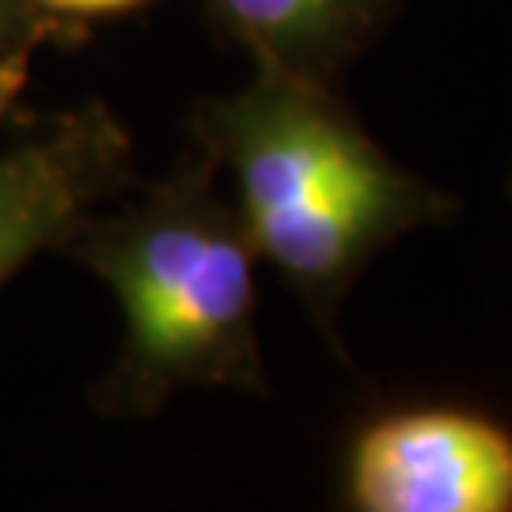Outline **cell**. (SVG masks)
Listing matches in <instances>:
<instances>
[{
    "instance_id": "obj_1",
    "label": "cell",
    "mask_w": 512,
    "mask_h": 512,
    "mask_svg": "<svg viewBox=\"0 0 512 512\" xmlns=\"http://www.w3.org/2000/svg\"><path fill=\"white\" fill-rule=\"evenodd\" d=\"M194 145L228 175V198L258 262L300 296L342 353V304L395 239L459 217V202L414 175L361 126L334 80L255 65L228 95L190 110Z\"/></svg>"
},
{
    "instance_id": "obj_2",
    "label": "cell",
    "mask_w": 512,
    "mask_h": 512,
    "mask_svg": "<svg viewBox=\"0 0 512 512\" xmlns=\"http://www.w3.org/2000/svg\"><path fill=\"white\" fill-rule=\"evenodd\" d=\"M107 285L122 342L92 403L107 418H152L179 391L228 387L266 399L258 342V255L217 164L194 145L164 179L92 209L57 247Z\"/></svg>"
},
{
    "instance_id": "obj_3",
    "label": "cell",
    "mask_w": 512,
    "mask_h": 512,
    "mask_svg": "<svg viewBox=\"0 0 512 512\" xmlns=\"http://www.w3.org/2000/svg\"><path fill=\"white\" fill-rule=\"evenodd\" d=\"M357 512H512V429L463 406H399L346 444Z\"/></svg>"
},
{
    "instance_id": "obj_4",
    "label": "cell",
    "mask_w": 512,
    "mask_h": 512,
    "mask_svg": "<svg viewBox=\"0 0 512 512\" xmlns=\"http://www.w3.org/2000/svg\"><path fill=\"white\" fill-rule=\"evenodd\" d=\"M133 183V133L107 103L88 99L27 122V133L0 152V289Z\"/></svg>"
},
{
    "instance_id": "obj_5",
    "label": "cell",
    "mask_w": 512,
    "mask_h": 512,
    "mask_svg": "<svg viewBox=\"0 0 512 512\" xmlns=\"http://www.w3.org/2000/svg\"><path fill=\"white\" fill-rule=\"evenodd\" d=\"M403 0H205L217 35L251 65L342 80Z\"/></svg>"
},
{
    "instance_id": "obj_6",
    "label": "cell",
    "mask_w": 512,
    "mask_h": 512,
    "mask_svg": "<svg viewBox=\"0 0 512 512\" xmlns=\"http://www.w3.org/2000/svg\"><path fill=\"white\" fill-rule=\"evenodd\" d=\"M76 42H84L80 31L38 12L31 0H0V122H16V126L35 122L23 110L35 57L46 46H76Z\"/></svg>"
},
{
    "instance_id": "obj_7",
    "label": "cell",
    "mask_w": 512,
    "mask_h": 512,
    "mask_svg": "<svg viewBox=\"0 0 512 512\" xmlns=\"http://www.w3.org/2000/svg\"><path fill=\"white\" fill-rule=\"evenodd\" d=\"M31 4H35L38 12H46L50 19L73 27V31H80V35L88 38L95 23L133 16V12L148 8L152 0H31Z\"/></svg>"
},
{
    "instance_id": "obj_8",
    "label": "cell",
    "mask_w": 512,
    "mask_h": 512,
    "mask_svg": "<svg viewBox=\"0 0 512 512\" xmlns=\"http://www.w3.org/2000/svg\"><path fill=\"white\" fill-rule=\"evenodd\" d=\"M509 190H512V183H509Z\"/></svg>"
}]
</instances>
